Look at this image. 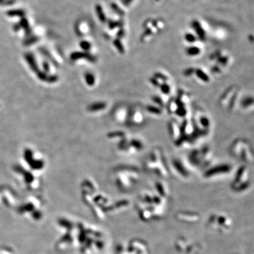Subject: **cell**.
I'll use <instances>...</instances> for the list:
<instances>
[{
	"label": "cell",
	"instance_id": "obj_31",
	"mask_svg": "<svg viewBox=\"0 0 254 254\" xmlns=\"http://www.w3.org/2000/svg\"><path fill=\"white\" fill-rule=\"evenodd\" d=\"M187 109L186 106H179L177 111L175 112L176 115L179 117H185L187 115Z\"/></svg>",
	"mask_w": 254,
	"mask_h": 254
},
{
	"label": "cell",
	"instance_id": "obj_9",
	"mask_svg": "<svg viewBox=\"0 0 254 254\" xmlns=\"http://www.w3.org/2000/svg\"><path fill=\"white\" fill-rule=\"evenodd\" d=\"M168 130L169 136L172 139L175 140V141L180 137L182 133H181L180 126L175 121H170L168 123Z\"/></svg>",
	"mask_w": 254,
	"mask_h": 254
},
{
	"label": "cell",
	"instance_id": "obj_8",
	"mask_svg": "<svg viewBox=\"0 0 254 254\" xmlns=\"http://www.w3.org/2000/svg\"><path fill=\"white\" fill-rule=\"evenodd\" d=\"M237 90H238V88H237V86H231L229 87H228L225 90V91L223 92L222 95H221L220 98H219V102L220 104V105L225 106L226 105H227L228 102L230 100V99L232 98L233 95Z\"/></svg>",
	"mask_w": 254,
	"mask_h": 254
},
{
	"label": "cell",
	"instance_id": "obj_10",
	"mask_svg": "<svg viewBox=\"0 0 254 254\" xmlns=\"http://www.w3.org/2000/svg\"><path fill=\"white\" fill-rule=\"evenodd\" d=\"M128 112H129V109L122 106V107H119V108H117L115 112V117L119 122L126 123L128 116Z\"/></svg>",
	"mask_w": 254,
	"mask_h": 254
},
{
	"label": "cell",
	"instance_id": "obj_19",
	"mask_svg": "<svg viewBox=\"0 0 254 254\" xmlns=\"http://www.w3.org/2000/svg\"><path fill=\"white\" fill-rule=\"evenodd\" d=\"M201 52V48L197 46H190L186 50V53L188 56L196 57L199 55Z\"/></svg>",
	"mask_w": 254,
	"mask_h": 254
},
{
	"label": "cell",
	"instance_id": "obj_22",
	"mask_svg": "<svg viewBox=\"0 0 254 254\" xmlns=\"http://www.w3.org/2000/svg\"><path fill=\"white\" fill-rule=\"evenodd\" d=\"M130 148L136 150H141L143 148V144L140 140L131 139L129 141Z\"/></svg>",
	"mask_w": 254,
	"mask_h": 254
},
{
	"label": "cell",
	"instance_id": "obj_43",
	"mask_svg": "<svg viewBox=\"0 0 254 254\" xmlns=\"http://www.w3.org/2000/svg\"><path fill=\"white\" fill-rule=\"evenodd\" d=\"M20 28H21V26H20V25H19V23H15L14 25V29L15 31H18V30H20Z\"/></svg>",
	"mask_w": 254,
	"mask_h": 254
},
{
	"label": "cell",
	"instance_id": "obj_20",
	"mask_svg": "<svg viewBox=\"0 0 254 254\" xmlns=\"http://www.w3.org/2000/svg\"><path fill=\"white\" fill-rule=\"evenodd\" d=\"M241 106L244 109H248L253 106V97L251 96H247L244 97L241 102Z\"/></svg>",
	"mask_w": 254,
	"mask_h": 254
},
{
	"label": "cell",
	"instance_id": "obj_36",
	"mask_svg": "<svg viewBox=\"0 0 254 254\" xmlns=\"http://www.w3.org/2000/svg\"><path fill=\"white\" fill-rule=\"evenodd\" d=\"M195 69H194V68L193 67L187 68V69H186L184 71H183L184 76H186V77H189V76H191L192 74H194Z\"/></svg>",
	"mask_w": 254,
	"mask_h": 254
},
{
	"label": "cell",
	"instance_id": "obj_16",
	"mask_svg": "<svg viewBox=\"0 0 254 254\" xmlns=\"http://www.w3.org/2000/svg\"><path fill=\"white\" fill-rule=\"evenodd\" d=\"M194 74L199 79V80H201V81H203L204 83H209L210 81H211L210 76L203 70L199 69V68L195 69Z\"/></svg>",
	"mask_w": 254,
	"mask_h": 254
},
{
	"label": "cell",
	"instance_id": "obj_29",
	"mask_svg": "<svg viewBox=\"0 0 254 254\" xmlns=\"http://www.w3.org/2000/svg\"><path fill=\"white\" fill-rule=\"evenodd\" d=\"M159 88V89H160L162 93H163L164 95H169V93H170L171 86H170V85H169L168 84H167V82L162 83V84H161Z\"/></svg>",
	"mask_w": 254,
	"mask_h": 254
},
{
	"label": "cell",
	"instance_id": "obj_32",
	"mask_svg": "<svg viewBox=\"0 0 254 254\" xmlns=\"http://www.w3.org/2000/svg\"><path fill=\"white\" fill-rule=\"evenodd\" d=\"M151 99H152L153 102L156 105V106H157V107H160V108H162V107L164 106L163 100H162V99L161 98V97H159V96H158V95H153V96H152Z\"/></svg>",
	"mask_w": 254,
	"mask_h": 254
},
{
	"label": "cell",
	"instance_id": "obj_42",
	"mask_svg": "<svg viewBox=\"0 0 254 254\" xmlns=\"http://www.w3.org/2000/svg\"><path fill=\"white\" fill-rule=\"evenodd\" d=\"M81 46H82L83 48H86V49H88V48H90V43H88V42L84 41V42H81Z\"/></svg>",
	"mask_w": 254,
	"mask_h": 254
},
{
	"label": "cell",
	"instance_id": "obj_40",
	"mask_svg": "<svg viewBox=\"0 0 254 254\" xmlns=\"http://www.w3.org/2000/svg\"><path fill=\"white\" fill-rule=\"evenodd\" d=\"M124 35H125V30H124V29H123L121 28H120L119 30H118V32H117V38L121 39L123 37H124Z\"/></svg>",
	"mask_w": 254,
	"mask_h": 254
},
{
	"label": "cell",
	"instance_id": "obj_44",
	"mask_svg": "<svg viewBox=\"0 0 254 254\" xmlns=\"http://www.w3.org/2000/svg\"><path fill=\"white\" fill-rule=\"evenodd\" d=\"M253 35H251L250 36V40L251 42H253Z\"/></svg>",
	"mask_w": 254,
	"mask_h": 254
},
{
	"label": "cell",
	"instance_id": "obj_30",
	"mask_svg": "<svg viewBox=\"0 0 254 254\" xmlns=\"http://www.w3.org/2000/svg\"><path fill=\"white\" fill-rule=\"evenodd\" d=\"M153 76L154 77H155L157 80H158L161 84H162V83L167 82V81H169L168 76H167V75L164 74L163 73L156 72L153 74Z\"/></svg>",
	"mask_w": 254,
	"mask_h": 254
},
{
	"label": "cell",
	"instance_id": "obj_28",
	"mask_svg": "<svg viewBox=\"0 0 254 254\" xmlns=\"http://www.w3.org/2000/svg\"><path fill=\"white\" fill-rule=\"evenodd\" d=\"M114 45H115V47L117 48V50H118V52L119 53L121 54H124L125 53V48L124 47L123 44H122V42H121V40H120V39H115V40L113 41Z\"/></svg>",
	"mask_w": 254,
	"mask_h": 254
},
{
	"label": "cell",
	"instance_id": "obj_26",
	"mask_svg": "<svg viewBox=\"0 0 254 254\" xmlns=\"http://www.w3.org/2000/svg\"><path fill=\"white\" fill-rule=\"evenodd\" d=\"M124 26V22L122 21H109L108 26L110 29H115L117 28H121Z\"/></svg>",
	"mask_w": 254,
	"mask_h": 254
},
{
	"label": "cell",
	"instance_id": "obj_35",
	"mask_svg": "<svg viewBox=\"0 0 254 254\" xmlns=\"http://www.w3.org/2000/svg\"><path fill=\"white\" fill-rule=\"evenodd\" d=\"M109 136H110V137L112 138H123L124 137H125V132H124V131H115V132H112L110 133Z\"/></svg>",
	"mask_w": 254,
	"mask_h": 254
},
{
	"label": "cell",
	"instance_id": "obj_25",
	"mask_svg": "<svg viewBox=\"0 0 254 254\" xmlns=\"http://www.w3.org/2000/svg\"><path fill=\"white\" fill-rule=\"evenodd\" d=\"M179 105L176 100H171L169 102L168 105H167V110L170 113H175Z\"/></svg>",
	"mask_w": 254,
	"mask_h": 254
},
{
	"label": "cell",
	"instance_id": "obj_7",
	"mask_svg": "<svg viewBox=\"0 0 254 254\" xmlns=\"http://www.w3.org/2000/svg\"><path fill=\"white\" fill-rule=\"evenodd\" d=\"M232 169V166L228 164H221L219 165L215 166L212 168L208 169L205 172L204 176L206 177H212L214 176H217V175H222V174L229 173Z\"/></svg>",
	"mask_w": 254,
	"mask_h": 254
},
{
	"label": "cell",
	"instance_id": "obj_2",
	"mask_svg": "<svg viewBox=\"0 0 254 254\" xmlns=\"http://www.w3.org/2000/svg\"><path fill=\"white\" fill-rule=\"evenodd\" d=\"M76 224L72 218L60 217L56 221V224L59 231V238L56 242V249L59 251H65L71 248H75Z\"/></svg>",
	"mask_w": 254,
	"mask_h": 254
},
{
	"label": "cell",
	"instance_id": "obj_18",
	"mask_svg": "<svg viewBox=\"0 0 254 254\" xmlns=\"http://www.w3.org/2000/svg\"><path fill=\"white\" fill-rule=\"evenodd\" d=\"M146 110L149 113L152 114V115H157V116H159L162 114V110L160 107H157L156 105H148L146 107Z\"/></svg>",
	"mask_w": 254,
	"mask_h": 254
},
{
	"label": "cell",
	"instance_id": "obj_13",
	"mask_svg": "<svg viewBox=\"0 0 254 254\" xmlns=\"http://www.w3.org/2000/svg\"><path fill=\"white\" fill-rule=\"evenodd\" d=\"M190 95L187 92L184 90H179L178 94V97L176 99L179 106H186L187 103L189 102Z\"/></svg>",
	"mask_w": 254,
	"mask_h": 254
},
{
	"label": "cell",
	"instance_id": "obj_1",
	"mask_svg": "<svg viewBox=\"0 0 254 254\" xmlns=\"http://www.w3.org/2000/svg\"><path fill=\"white\" fill-rule=\"evenodd\" d=\"M105 246V234L99 228L89 223L77 221L75 248L81 254H95Z\"/></svg>",
	"mask_w": 254,
	"mask_h": 254
},
{
	"label": "cell",
	"instance_id": "obj_23",
	"mask_svg": "<svg viewBox=\"0 0 254 254\" xmlns=\"http://www.w3.org/2000/svg\"><path fill=\"white\" fill-rule=\"evenodd\" d=\"M198 123L200 124V125L203 127L204 130H208V128L211 126V121L208 119V117L205 116V115H202V116L199 117Z\"/></svg>",
	"mask_w": 254,
	"mask_h": 254
},
{
	"label": "cell",
	"instance_id": "obj_33",
	"mask_svg": "<svg viewBox=\"0 0 254 254\" xmlns=\"http://www.w3.org/2000/svg\"><path fill=\"white\" fill-rule=\"evenodd\" d=\"M184 39L186 41L189 42V43H193L196 41V37L193 34L190 33V32L185 34Z\"/></svg>",
	"mask_w": 254,
	"mask_h": 254
},
{
	"label": "cell",
	"instance_id": "obj_3",
	"mask_svg": "<svg viewBox=\"0 0 254 254\" xmlns=\"http://www.w3.org/2000/svg\"><path fill=\"white\" fill-rule=\"evenodd\" d=\"M16 208L19 215L33 222H40L45 216V205L41 197L36 195L27 197Z\"/></svg>",
	"mask_w": 254,
	"mask_h": 254
},
{
	"label": "cell",
	"instance_id": "obj_37",
	"mask_svg": "<svg viewBox=\"0 0 254 254\" xmlns=\"http://www.w3.org/2000/svg\"><path fill=\"white\" fill-rule=\"evenodd\" d=\"M149 81L150 82V84H152L153 86H155V87H156V88H159V86H160V84H161V83L159 82L158 80L156 79L155 77H154L153 76L152 77L150 78Z\"/></svg>",
	"mask_w": 254,
	"mask_h": 254
},
{
	"label": "cell",
	"instance_id": "obj_15",
	"mask_svg": "<svg viewBox=\"0 0 254 254\" xmlns=\"http://www.w3.org/2000/svg\"><path fill=\"white\" fill-rule=\"evenodd\" d=\"M6 15L9 17H20L21 19L23 17H25L26 15V12L25 10L21 9H11V10L7 11Z\"/></svg>",
	"mask_w": 254,
	"mask_h": 254
},
{
	"label": "cell",
	"instance_id": "obj_12",
	"mask_svg": "<svg viewBox=\"0 0 254 254\" xmlns=\"http://www.w3.org/2000/svg\"><path fill=\"white\" fill-rule=\"evenodd\" d=\"M172 165H173L174 168L177 171L179 175H181L182 177H188L189 176V173H188V171L186 169V168L184 166L183 163L179 160V159H175L172 161Z\"/></svg>",
	"mask_w": 254,
	"mask_h": 254
},
{
	"label": "cell",
	"instance_id": "obj_11",
	"mask_svg": "<svg viewBox=\"0 0 254 254\" xmlns=\"http://www.w3.org/2000/svg\"><path fill=\"white\" fill-rule=\"evenodd\" d=\"M191 26L194 29L195 32H196L197 36L198 37V38L202 41H204L206 40V31L203 29V28L202 27L201 23L198 21L194 20L192 21Z\"/></svg>",
	"mask_w": 254,
	"mask_h": 254
},
{
	"label": "cell",
	"instance_id": "obj_38",
	"mask_svg": "<svg viewBox=\"0 0 254 254\" xmlns=\"http://www.w3.org/2000/svg\"><path fill=\"white\" fill-rule=\"evenodd\" d=\"M211 72L214 74H220V73L222 72V67L217 64L214 65V66L211 68Z\"/></svg>",
	"mask_w": 254,
	"mask_h": 254
},
{
	"label": "cell",
	"instance_id": "obj_34",
	"mask_svg": "<svg viewBox=\"0 0 254 254\" xmlns=\"http://www.w3.org/2000/svg\"><path fill=\"white\" fill-rule=\"evenodd\" d=\"M19 23V25H20L21 28H23L25 29V30H26V29H28L29 28V22L26 17L21 18Z\"/></svg>",
	"mask_w": 254,
	"mask_h": 254
},
{
	"label": "cell",
	"instance_id": "obj_4",
	"mask_svg": "<svg viewBox=\"0 0 254 254\" xmlns=\"http://www.w3.org/2000/svg\"><path fill=\"white\" fill-rule=\"evenodd\" d=\"M19 205L17 192L9 186H0V210L11 209Z\"/></svg>",
	"mask_w": 254,
	"mask_h": 254
},
{
	"label": "cell",
	"instance_id": "obj_6",
	"mask_svg": "<svg viewBox=\"0 0 254 254\" xmlns=\"http://www.w3.org/2000/svg\"><path fill=\"white\" fill-rule=\"evenodd\" d=\"M145 121V117L143 112L138 108V107H133L128 112V116L126 120V124H130L129 125L133 126H138L141 125Z\"/></svg>",
	"mask_w": 254,
	"mask_h": 254
},
{
	"label": "cell",
	"instance_id": "obj_46",
	"mask_svg": "<svg viewBox=\"0 0 254 254\" xmlns=\"http://www.w3.org/2000/svg\"><path fill=\"white\" fill-rule=\"evenodd\" d=\"M155 1H159V0H155Z\"/></svg>",
	"mask_w": 254,
	"mask_h": 254
},
{
	"label": "cell",
	"instance_id": "obj_27",
	"mask_svg": "<svg viewBox=\"0 0 254 254\" xmlns=\"http://www.w3.org/2000/svg\"><path fill=\"white\" fill-rule=\"evenodd\" d=\"M110 6H111V9H112V10L115 11L116 14H118L119 16H124L125 15V11H124L121 7H119V6H118V4H117L116 3H115V2L111 3Z\"/></svg>",
	"mask_w": 254,
	"mask_h": 254
},
{
	"label": "cell",
	"instance_id": "obj_17",
	"mask_svg": "<svg viewBox=\"0 0 254 254\" xmlns=\"http://www.w3.org/2000/svg\"><path fill=\"white\" fill-rule=\"evenodd\" d=\"M95 10L96 14H97V17H98L99 20H100L102 23H105L107 19H106V16L105 12H104L103 8L100 4H96L95 6Z\"/></svg>",
	"mask_w": 254,
	"mask_h": 254
},
{
	"label": "cell",
	"instance_id": "obj_24",
	"mask_svg": "<svg viewBox=\"0 0 254 254\" xmlns=\"http://www.w3.org/2000/svg\"><path fill=\"white\" fill-rule=\"evenodd\" d=\"M0 254H16V251L9 245H1Z\"/></svg>",
	"mask_w": 254,
	"mask_h": 254
},
{
	"label": "cell",
	"instance_id": "obj_45",
	"mask_svg": "<svg viewBox=\"0 0 254 254\" xmlns=\"http://www.w3.org/2000/svg\"><path fill=\"white\" fill-rule=\"evenodd\" d=\"M4 1V0H0V4H1V3H2Z\"/></svg>",
	"mask_w": 254,
	"mask_h": 254
},
{
	"label": "cell",
	"instance_id": "obj_5",
	"mask_svg": "<svg viewBox=\"0 0 254 254\" xmlns=\"http://www.w3.org/2000/svg\"><path fill=\"white\" fill-rule=\"evenodd\" d=\"M248 185V171L245 166H242L237 172L232 186L234 188H237V190H242V186H245V188H246Z\"/></svg>",
	"mask_w": 254,
	"mask_h": 254
},
{
	"label": "cell",
	"instance_id": "obj_41",
	"mask_svg": "<svg viewBox=\"0 0 254 254\" xmlns=\"http://www.w3.org/2000/svg\"><path fill=\"white\" fill-rule=\"evenodd\" d=\"M133 0H121V2L123 4L124 6H128L131 3L133 2Z\"/></svg>",
	"mask_w": 254,
	"mask_h": 254
},
{
	"label": "cell",
	"instance_id": "obj_14",
	"mask_svg": "<svg viewBox=\"0 0 254 254\" xmlns=\"http://www.w3.org/2000/svg\"><path fill=\"white\" fill-rule=\"evenodd\" d=\"M189 160L192 164L194 165H198L201 164V162L203 161L202 159L201 153H200V150H193L190 152L189 155Z\"/></svg>",
	"mask_w": 254,
	"mask_h": 254
},
{
	"label": "cell",
	"instance_id": "obj_39",
	"mask_svg": "<svg viewBox=\"0 0 254 254\" xmlns=\"http://www.w3.org/2000/svg\"><path fill=\"white\" fill-rule=\"evenodd\" d=\"M16 2V0H4V1H3L1 4H0V5L1 6H11L13 5V4H14Z\"/></svg>",
	"mask_w": 254,
	"mask_h": 254
},
{
	"label": "cell",
	"instance_id": "obj_21",
	"mask_svg": "<svg viewBox=\"0 0 254 254\" xmlns=\"http://www.w3.org/2000/svg\"><path fill=\"white\" fill-rule=\"evenodd\" d=\"M215 61L217 62V64L220 66L222 68L224 67V66H226L229 64V57L227 55H224L222 54L220 56H219L216 59Z\"/></svg>",
	"mask_w": 254,
	"mask_h": 254
}]
</instances>
